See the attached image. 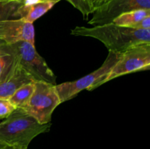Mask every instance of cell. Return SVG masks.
Here are the masks:
<instances>
[{
	"label": "cell",
	"instance_id": "7c38bea8",
	"mask_svg": "<svg viewBox=\"0 0 150 149\" xmlns=\"http://www.w3.org/2000/svg\"><path fill=\"white\" fill-rule=\"evenodd\" d=\"M35 81L30 82L16 89L8 100L16 108H23L27 105L35 91Z\"/></svg>",
	"mask_w": 150,
	"mask_h": 149
},
{
	"label": "cell",
	"instance_id": "ffe728a7",
	"mask_svg": "<svg viewBox=\"0 0 150 149\" xmlns=\"http://www.w3.org/2000/svg\"><path fill=\"white\" fill-rule=\"evenodd\" d=\"M107 0H96V9L98 8V7H100V6L101 5V4H103L104 2H105ZM95 9V10H96Z\"/></svg>",
	"mask_w": 150,
	"mask_h": 149
},
{
	"label": "cell",
	"instance_id": "6da1fadb",
	"mask_svg": "<svg viewBox=\"0 0 150 149\" xmlns=\"http://www.w3.org/2000/svg\"><path fill=\"white\" fill-rule=\"evenodd\" d=\"M70 34L74 36L95 38L106 47L108 52L116 53H122L138 44L150 43V29H135L114 23L91 28L76 26Z\"/></svg>",
	"mask_w": 150,
	"mask_h": 149
},
{
	"label": "cell",
	"instance_id": "5b68a950",
	"mask_svg": "<svg viewBox=\"0 0 150 149\" xmlns=\"http://www.w3.org/2000/svg\"><path fill=\"white\" fill-rule=\"evenodd\" d=\"M61 104L55 85L35 81V91L27 105L23 108L40 124L51 123L53 112Z\"/></svg>",
	"mask_w": 150,
	"mask_h": 149
},
{
	"label": "cell",
	"instance_id": "8992f818",
	"mask_svg": "<svg viewBox=\"0 0 150 149\" xmlns=\"http://www.w3.org/2000/svg\"><path fill=\"white\" fill-rule=\"evenodd\" d=\"M150 69V43H141L121 53L120 59L105 77L103 84L114 78Z\"/></svg>",
	"mask_w": 150,
	"mask_h": 149
},
{
	"label": "cell",
	"instance_id": "ba28073f",
	"mask_svg": "<svg viewBox=\"0 0 150 149\" xmlns=\"http://www.w3.org/2000/svg\"><path fill=\"white\" fill-rule=\"evenodd\" d=\"M35 36L33 23L24 21L21 18L0 21V43L10 45L28 42L35 45Z\"/></svg>",
	"mask_w": 150,
	"mask_h": 149
},
{
	"label": "cell",
	"instance_id": "d6986e66",
	"mask_svg": "<svg viewBox=\"0 0 150 149\" xmlns=\"http://www.w3.org/2000/svg\"><path fill=\"white\" fill-rule=\"evenodd\" d=\"M87 1L90 6L91 9H92V12L95 11V9H96V0H87Z\"/></svg>",
	"mask_w": 150,
	"mask_h": 149
},
{
	"label": "cell",
	"instance_id": "3957f363",
	"mask_svg": "<svg viewBox=\"0 0 150 149\" xmlns=\"http://www.w3.org/2000/svg\"><path fill=\"white\" fill-rule=\"evenodd\" d=\"M4 45L35 81L57 85V77L45 60L36 51L35 45L28 42H19L13 45Z\"/></svg>",
	"mask_w": 150,
	"mask_h": 149
},
{
	"label": "cell",
	"instance_id": "5bb4252c",
	"mask_svg": "<svg viewBox=\"0 0 150 149\" xmlns=\"http://www.w3.org/2000/svg\"><path fill=\"white\" fill-rule=\"evenodd\" d=\"M22 4L18 2H0V21L16 17V13Z\"/></svg>",
	"mask_w": 150,
	"mask_h": 149
},
{
	"label": "cell",
	"instance_id": "e0dca14e",
	"mask_svg": "<svg viewBox=\"0 0 150 149\" xmlns=\"http://www.w3.org/2000/svg\"><path fill=\"white\" fill-rule=\"evenodd\" d=\"M135 29H150V15L141 20L134 28Z\"/></svg>",
	"mask_w": 150,
	"mask_h": 149
},
{
	"label": "cell",
	"instance_id": "4fadbf2b",
	"mask_svg": "<svg viewBox=\"0 0 150 149\" xmlns=\"http://www.w3.org/2000/svg\"><path fill=\"white\" fill-rule=\"evenodd\" d=\"M14 63L15 58L13 54L4 44L0 43V83L5 80L11 72Z\"/></svg>",
	"mask_w": 150,
	"mask_h": 149
},
{
	"label": "cell",
	"instance_id": "8fae6325",
	"mask_svg": "<svg viewBox=\"0 0 150 149\" xmlns=\"http://www.w3.org/2000/svg\"><path fill=\"white\" fill-rule=\"evenodd\" d=\"M150 15V10L146 9H139V10H134L131 11H128L119 15L116 18L112 23L114 24L118 25L124 27L133 28L147 16Z\"/></svg>",
	"mask_w": 150,
	"mask_h": 149
},
{
	"label": "cell",
	"instance_id": "7402d4cb",
	"mask_svg": "<svg viewBox=\"0 0 150 149\" xmlns=\"http://www.w3.org/2000/svg\"><path fill=\"white\" fill-rule=\"evenodd\" d=\"M0 149H16L13 147H10V146H1Z\"/></svg>",
	"mask_w": 150,
	"mask_h": 149
},
{
	"label": "cell",
	"instance_id": "9a60e30c",
	"mask_svg": "<svg viewBox=\"0 0 150 149\" xmlns=\"http://www.w3.org/2000/svg\"><path fill=\"white\" fill-rule=\"evenodd\" d=\"M72 4L75 8L81 12L84 18H88L90 14H92V10L88 3L87 0H66Z\"/></svg>",
	"mask_w": 150,
	"mask_h": 149
},
{
	"label": "cell",
	"instance_id": "30bf717a",
	"mask_svg": "<svg viewBox=\"0 0 150 149\" xmlns=\"http://www.w3.org/2000/svg\"><path fill=\"white\" fill-rule=\"evenodd\" d=\"M55 4H57L55 1L42 0L29 7H24L21 4L18 9L16 17L21 18L28 23H33L37 19L40 18L48 10H51Z\"/></svg>",
	"mask_w": 150,
	"mask_h": 149
},
{
	"label": "cell",
	"instance_id": "9c48e42d",
	"mask_svg": "<svg viewBox=\"0 0 150 149\" xmlns=\"http://www.w3.org/2000/svg\"><path fill=\"white\" fill-rule=\"evenodd\" d=\"M33 81L35 80L32 76L22 68L15 58L14 66L11 72L5 80L0 83V98L8 99L16 89L23 85Z\"/></svg>",
	"mask_w": 150,
	"mask_h": 149
},
{
	"label": "cell",
	"instance_id": "603a6c76",
	"mask_svg": "<svg viewBox=\"0 0 150 149\" xmlns=\"http://www.w3.org/2000/svg\"><path fill=\"white\" fill-rule=\"evenodd\" d=\"M18 1L21 3V4H22V1H23V0H18Z\"/></svg>",
	"mask_w": 150,
	"mask_h": 149
},
{
	"label": "cell",
	"instance_id": "2e32d148",
	"mask_svg": "<svg viewBox=\"0 0 150 149\" xmlns=\"http://www.w3.org/2000/svg\"><path fill=\"white\" fill-rule=\"evenodd\" d=\"M16 109L8 99L0 98V119L6 118Z\"/></svg>",
	"mask_w": 150,
	"mask_h": 149
},
{
	"label": "cell",
	"instance_id": "44dd1931",
	"mask_svg": "<svg viewBox=\"0 0 150 149\" xmlns=\"http://www.w3.org/2000/svg\"><path fill=\"white\" fill-rule=\"evenodd\" d=\"M0 2L1 3H10V2H18V0H0Z\"/></svg>",
	"mask_w": 150,
	"mask_h": 149
},
{
	"label": "cell",
	"instance_id": "277c9868",
	"mask_svg": "<svg viewBox=\"0 0 150 149\" xmlns=\"http://www.w3.org/2000/svg\"><path fill=\"white\" fill-rule=\"evenodd\" d=\"M120 56L121 53L108 52L102 65L94 72L78 80L55 85L56 90L61 103L71 99L81 91L85 89L92 91L102 86L105 77L120 59Z\"/></svg>",
	"mask_w": 150,
	"mask_h": 149
},
{
	"label": "cell",
	"instance_id": "7a4b0ae2",
	"mask_svg": "<svg viewBox=\"0 0 150 149\" xmlns=\"http://www.w3.org/2000/svg\"><path fill=\"white\" fill-rule=\"evenodd\" d=\"M51 123L40 124L21 108H16L0 123V147L28 149L37 136L50 130Z\"/></svg>",
	"mask_w": 150,
	"mask_h": 149
},
{
	"label": "cell",
	"instance_id": "52a82bcc",
	"mask_svg": "<svg viewBox=\"0 0 150 149\" xmlns=\"http://www.w3.org/2000/svg\"><path fill=\"white\" fill-rule=\"evenodd\" d=\"M139 9L150 10V0H107L93 12L88 23L95 26L112 23L122 13Z\"/></svg>",
	"mask_w": 150,
	"mask_h": 149
},
{
	"label": "cell",
	"instance_id": "ac0fdd59",
	"mask_svg": "<svg viewBox=\"0 0 150 149\" xmlns=\"http://www.w3.org/2000/svg\"><path fill=\"white\" fill-rule=\"evenodd\" d=\"M42 0H23L22 1V5L24 7H29V6L32 5V4H37Z\"/></svg>",
	"mask_w": 150,
	"mask_h": 149
}]
</instances>
